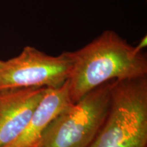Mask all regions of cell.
<instances>
[{"label": "cell", "instance_id": "9c48e42d", "mask_svg": "<svg viewBox=\"0 0 147 147\" xmlns=\"http://www.w3.org/2000/svg\"><path fill=\"white\" fill-rule=\"evenodd\" d=\"M32 147H40V142L38 143V144H36V145H34V146H33Z\"/></svg>", "mask_w": 147, "mask_h": 147}, {"label": "cell", "instance_id": "5b68a950", "mask_svg": "<svg viewBox=\"0 0 147 147\" xmlns=\"http://www.w3.org/2000/svg\"><path fill=\"white\" fill-rule=\"evenodd\" d=\"M47 88H15L0 91V147L19 136L26 127Z\"/></svg>", "mask_w": 147, "mask_h": 147}, {"label": "cell", "instance_id": "ba28073f", "mask_svg": "<svg viewBox=\"0 0 147 147\" xmlns=\"http://www.w3.org/2000/svg\"><path fill=\"white\" fill-rule=\"evenodd\" d=\"M3 63H4V61H3L0 60V69H1L3 67Z\"/></svg>", "mask_w": 147, "mask_h": 147}, {"label": "cell", "instance_id": "52a82bcc", "mask_svg": "<svg viewBox=\"0 0 147 147\" xmlns=\"http://www.w3.org/2000/svg\"><path fill=\"white\" fill-rule=\"evenodd\" d=\"M146 47V37L145 36L142 38V40H141V41L140 42L139 45L136 46V47L137 49H138L139 50L142 51V49H144Z\"/></svg>", "mask_w": 147, "mask_h": 147}, {"label": "cell", "instance_id": "7a4b0ae2", "mask_svg": "<svg viewBox=\"0 0 147 147\" xmlns=\"http://www.w3.org/2000/svg\"><path fill=\"white\" fill-rule=\"evenodd\" d=\"M147 77L115 80L102 127L88 147H146Z\"/></svg>", "mask_w": 147, "mask_h": 147}, {"label": "cell", "instance_id": "3957f363", "mask_svg": "<svg viewBox=\"0 0 147 147\" xmlns=\"http://www.w3.org/2000/svg\"><path fill=\"white\" fill-rule=\"evenodd\" d=\"M111 81L89 91L62 110L42 134L40 147H88L105 121Z\"/></svg>", "mask_w": 147, "mask_h": 147}, {"label": "cell", "instance_id": "8992f818", "mask_svg": "<svg viewBox=\"0 0 147 147\" xmlns=\"http://www.w3.org/2000/svg\"><path fill=\"white\" fill-rule=\"evenodd\" d=\"M71 104L68 80L60 87L47 88L26 127L15 140L4 147H32L39 143L49 125Z\"/></svg>", "mask_w": 147, "mask_h": 147}, {"label": "cell", "instance_id": "6da1fadb", "mask_svg": "<svg viewBox=\"0 0 147 147\" xmlns=\"http://www.w3.org/2000/svg\"><path fill=\"white\" fill-rule=\"evenodd\" d=\"M70 55L72 68L68 82L72 103L107 82L147 75L144 53L114 31H105Z\"/></svg>", "mask_w": 147, "mask_h": 147}, {"label": "cell", "instance_id": "277c9868", "mask_svg": "<svg viewBox=\"0 0 147 147\" xmlns=\"http://www.w3.org/2000/svg\"><path fill=\"white\" fill-rule=\"evenodd\" d=\"M72 68L70 52L51 56L26 47L18 56L4 61L0 69V91L15 88H58L68 80Z\"/></svg>", "mask_w": 147, "mask_h": 147}]
</instances>
